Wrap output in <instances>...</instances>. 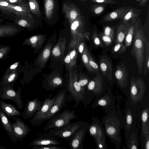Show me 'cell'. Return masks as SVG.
Instances as JSON below:
<instances>
[{
    "label": "cell",
    "instance_id": "obj_13",
    "mask_svg": "<svg viewBox=\"0 0 149 149\" xmlns=\"http://www.w3.org/2000/svg\"><path fill=\"white\" fill-rule=\"evenodd\" d=\"M89 124L84 122L69 141L70 149H83V142Z\"/></svg>",
    "mask_w": 149,
    "mask_h": 149
},
{
    "label": "cell",
    "instance_id": "obj_29",
    "mask_svg": "<svg viewBox=\"0 0 149 149\" xmlns=\"http://www.w3.org/2000/svg\"><path fill=\"white\" fill-rule=\"evenodd\" d=\"M66 44V41L61 39L53 48L52 53L55 58L61 57L64 53Z\"/></svg>",
    "mask_w": 149,
    "mask_h": 149
},
{
    "label": "cell",
    "instance_id": "obj_14",
    "mask_svg": "<svg viewBox=\"0 0 149 149\" xmlns=\"http://www.w3.org/2000/svg\"><path fill=\"white\" fill-rule=\"evenodd\" d=\"M19 64V61H16L8 67L2 78L0 83V87L8 84L14 86L18 77L17 69Z\"/></svg>",
    "mask_w": 149,
    "mask_h": 149
},
{
    "label": "cell",
    "instance_id": "obj_6",
    "mask_svg": "<svg viewBox=\"0 0 149 149\" xmlns=\"http://www.w3.org/2000/svg\"><path fill=\"white\" fill-rule=\"evenodd\" d=\"M75 113L74 109L72 111L67 109H64L62 112L54 116L46 122L44 130H49L71 123L72 120L79 117L75 114Z\"/></svg>",
    "mask_w": 149,
    "mask_h": 149
},
{
    "label": "cell",
    "instance_id": "obj_17",
    "mask_svg": "<svg viewBox=\"0 0 149 149\" xmlns=\"http://www.w3.org/2000/svg\"><path fill=\"white\" fill-rule=\"evenodd\" d=\"M15 23L7 22L0 24V38L15 36L23 29Z\"/></svg>",
    "mask_w": 149,
    "mask_h": 149
},
{
    "label": "cell",
    "instance_id": "obj_7",
    "mask_svg": "<svg viewBox=\"0 0 149 149\" xmlns=\"http://www.w3.org/2000/svg\"><path fill=\"white\" fill-rule=\"evenodd\" d=\"M84 122V121L81 120L71 123L61 127L50 129L48 133L56 137L64 139L69 141Z\"/></svg>",
    "mask_w": 149,
    "mask_h": 149
},
{
    "label": "cell",
    "instance_id": "obj_26",
    "mask_svg": "<svg viewBox=\"0 0 149 149\" xmlns=\"http://www.w3.org/2000/svg\"><path fill=\"white\" fill-rule=\"evenodd\" d=\"M0 109L6 114L8 118L21 115L20 112L14 106L1 100H0Z\"/></svg>",
    "mask_w": 149,
    "mask_h": 149
},
{
    "label": "cell",
    "instance_id": "obj_56",
    "mask_svg": "<svg viewBox=\"0 0 149 149\" xmlns=\"http://www.w3.org/2000/svg\"><path fill=\"white\" fill-rule=\"evenodd\" d=\"M137 0V1H139V0Z\"/></svg>",
    "mask_w": 149,
    "mask_h": 149
},
{
    "label": "cell",
    "instance_id": "obj_51",
    "mask_svg": "<svg viewBox=\"0 0 149 149\" xmlns=\"http://www.w3.org/2000/svg\"><path fill=\"white\" fill-rule=\"evenodd\" d=\"M93 1L99 3H107L109 2L107 0H93Z\"/></svg>",
    "mask_w": 149,
    "mask_h": 149
},
{
    "label": "cell",
    "instance_id": "obj_3",
    "mask_svg": "<svg viewBox=\"0 0 149 149\" xmlns=\"http://www.w3.org/2000/svg\"><path fill=\"white\" fill-rule=\"evenodd\" d=\"M69 70V78L66 89L72 99L75 102L74 107L76 108L81 102H83L85 90L79 84L78 75L76 70L73 71L72 69Z\"/></svg>",
    "mask_w": 149,
    "mask_h": 149
},
{
    "label": "cell",
    "instance_id": "obj_40",
    "mask_svg": "<svg viewBox=\"0 0 149 149\" xmlns=\"http://www.w3.org/2000/svg\"><path fill=\"white\" fill-rule=\"evenodd\" d=\"M88 58L89 65L94 72H97L98 70V65L89 52L88 54Z\"/></svg>",
    "mask_w": 149,
    "mask_h": 149
},
{
    "label": "cell",
    "instance_id": "obj_55",
    "mask_svg": "<svg viewBox=\"0 0 149 149\" xmlns=\"http://www.w3.org/2000/svg\"><path fill=\"white\" fill-rule=\"evenodd\" d=\"M0 149H5V148L1 146V147H0Z\"/></svg>",
    "mask_w": 149,
    "mask_h": 149
},
{
    "label": "cell",
    "instance_id": "obj_8",
    "mask_svg": "<svg viewBox=\"0 0 149 149\" xmlns=\"http://www.w3.org/2000/svg\"><path fill=\"white\" fill-rule=\"evenodd\" d=\"M55 101L49 111L46 115L44 121L48 120L56 115L59 114L66 105V102L72 99L65 90L59 91L55 95Z\"/></svg>",
    "mask_w": 149,
    "mask_h": 149
},
{
    "label": "cell",
    "instance_id": "obj_21",
    "mask_svg": "<svg viewBox=\"0 0 149 149\" xmlns=\"http://www.w3.org/2000/svg\"><path fill=\"white\" fill-rule=\"evenodd\" d=\"M45 37L43 35H35L25 39L22 43L23 45H30L31 48L37 50L44 43Z\"/></svg>",
    "mask_w": 149,
    "mask_h": 149
},
{
    "label": "cell",
    "instance_id": "obj_5",
    "mask_svg": "<svg viewBox=\"0 0 149 149\" xmlns=\"http://www.w3.org/2000/svg\"><path fill=\"white\" fill-rule=\"evenodd\" d=\"M138 114L137 110L135 109L131 102H127L123 116L126 143L128 141L133 130L136 126Z\"/></svg>",
    "mask_w": 149,
    "mask_h": 149
},
{
    "label": "cell",
    "instance_id": "obj_53",
    "mask_svg": "<svg viewBox=\"0 0 149 149\" xmlns=\"http://www.w3.org/2000/svg\"><path fill=\"white\" fill-rule=\"evenodd\" d=\"M147 0H142L141 2V4L143 5V4H144L145 3H146Z\"/></svg>",
    "mask_w": 149,
    "mask_h": 149
},
{
    "label": "cell",
    "instance_id": "obj_2",
    "mask_svg": "<svg viewBox=\"0 0 149 149\" xmlns=\"http://www.w3.org/2000/svg\"><path fill=\"white\" fill-rule=\"evenodd\" d=\"M133 38L131 53L136 58L139 74H142L144 63V52L147 39L142 30L134 26Z\"/></svg>",
    "mask_w": 149,
    "mask_h": 149
},
{
    "label": "cell",
    "instance_id": "obj_4",
    "mask_svg": "<svg viewBox=\"0 0 149 149\" xmlns=\"http://www.w3.org/2000/svg\"><path fill=\"white\" fill-rule=\"evenodd\" d=\"M92 121L88 130L91 137H93L96 144L97 149H107L106 135L102 125L98 118H91Z\"/></svg>",
    "mask_w": 149,
    "mask_h": 149
},
{
    "label": "cell",
    "instance_id": "obj_30",
    "mask_svg": "<svg viewBox=\"0 0 149 149\" xmlns=\"http://www.w3.org/2000/svg\"><path fill=\"white\" fill-rule=\"evenodd\" d=\"M47 84L46 88L47 90H53L63 86V81L61 77L56 76L52 77L47 80Z\"/></svg>",
    "mask_w": 149,
    "mask_h": 149
},
{
    "label": "cell",
    "instance_id": "obj_25",
    "mask_svg": "<svg viewBox=\"0 0 149 149\" xmlns=\"http://www.w3.org/2000/svg\"><path fill=\"white\" fill-rule=\"evenodd\" d=\"M100 64L102 74L104 76H107L109 79L111 80L112 69L111 63L109 59L106 57H102Z\"/></svg>",
    "mask_w": 149,
    "mask_h": 149
},
{
    "label": "cell",
    "instance_id": "obj_9",
    "mask_svg": "<svg viewBox=\"0 0 149 149\" xmlns=\"http://www.w3.org/2000/svg\"><path fill=\"white\" fill-rule=\"evenodd\" d=\"M0 13L21 16L31 18V17L26 3L22 5L0 1Z\"/></svg>",
    "mask_w": 149,
    "mask_h": 149
},
{
    "label": "cell",
    "instance_id": "obj_32",
    "mask_svg": "<svg viewBox=\"0 0 149 149\" xmlns=\"http://www.w3.org/2000/svg\"><path fill=\"white\" fill-rule=\"evenodd\" d=\"M77 47H74L68 53V59L70 65V70L75 68L77 62Z\"/></svg>",
    "mask_w": 149,
    "mask_h": 149
},
{
    "label": "cell",
    "instance_id": "obj_54",
    "mask_svg": "<svg viewBox=\"0 0 149 149\" xmlns=\"http://www.w3.org/2000/svg\"><path fill=\"white\" fill-rule=\"evenodd\" d=\"M8 0H0V1H5L7 2Z\"/></svg>",
    "mask_w": 149,
    "mask_h": 149
},
{
    "label": "cell",
    "instance_id": "obj_24",
    "mask_svg": "<svg viewBox=\"0 0 149 149\" xmlns=\"http://www.w3.org/2000/svg\"><path fill=\"white\" fill-rule=\"evenodd\" d=\"M52 46V44L49 43L45 47L36 61L37 65H39L41 68L45 66L50 56Z\"/></svg>",
    "mask_w": 149,
    "mask_h": 149
},
{
    "label": "cell",
    "instance_id": "obj_11",
    "mask_svg": "<svg viewBox=\"0 0 149 149\" xmlns=\"http://www.w3.org/2000/svg\"><path fill=\"white\" fill-rule=\"evenodd\" d=\"M98 106L102 107L107 113L116 110L115 98L111 91H104L101 95L95 97L92 107L94 108Z\"/></svg>",
    "mask_w": 149,
    "mask_h": 149
},
{
    "label": "cell",
    "instance_id": "obj_19",
    "mask_svg": "<svg viewBox=\"0 0 149 149\" xmlns=\"http://www.w3.org/2000/svg\"><path fill=\"white\" fill-rule=\"evenodd\" d=\"M43 102L38 100L37 97L27 100L24 110L22 113V117L25 119H30L40 109Z\"/></svg>",
    "mask_w": 149,
    "mask_h": 149
},
{
    "label": "cell",
    "instance_id": "obj_37",
    "mask_svg": "<svg viewBox=\"0 0 149 149\" xmlns=\"http://www.w3.org/2000/svg\"><path fill=\"white\" fill-rule=\"evenodd\" d=\"M126 48L123 42L116 43L113 48L112 52L113 53L121 54L126 50Z\"/></svg>",
    "mask_w": 149,
    "mask_h": 149
},
{
    "label": "cell",
    "instance_id": "obj_48",
    "mask_svg": "<svg viewBox=\"0 0 149 149\" xmlns=\"http://www.w3.org/2000/svg\"><path fill=\"white\" fill-rule=\"evenodd\" d=\"M28 4L30 9L33 11L36 8V6L33 0H29Z\"/></svg>",
    "mask_w": 149,
    "mask_h": 149
},
{
    "label": "cell",
    "instance_id": "obj_1",
    "mask_svg": "<svg viewBox=\"0 0 149 149\" xmlns=\"http://www.w3.org/2000/svg\"><path fill=\"white\" fill-rule=\"evenodd\" d=\"M102 120L106 136L115 145L116 148L119 149L122 140L120 131L124 125L121 112L116 110L105 114Z\"/></svg>",
    "mask_w": 149,
    "mask_h": 149
},
{
    "label": "cell",
    "instance_id": "obj_15",
    "mask_svg": "<svg viewBox=\"0 0 149 149\" xmlns=\"http://www.w3.org/2000/svg\"><path fill=\"white\" fill-rule=\"evenodd\" d=\"M12 118L15 121L11 125L13 136L21 141L29 134L31 130L19 118L15 117Z\"/></svg>",
    "mask_w": 149,
    "mask_h": 149
},
{
    "label": "cell",
    "instance_id": "obj_16",
    "mask_svg": "<svg viewBox=\"0 0 149 149\" xmlns=\"http://www.w3.org/2000/svg\"><path fill=\"white\" fill-rule=\"evenodd\" d=\"M130 92L131 100L137 101L141 99L145 91V86L141 79H136L132 76L131 81Z\"/></svg>",
    "mask_w": 149,
    "mask_h": 149
},
{
    "label": "cell",
    "instance_id": "obj_31",
    "mask_svg": "<svg viewBox=\"0 0 149 149\" xmlns=\"http://www.w3.org/2000/svg\"><path fill=\"white\" fill-rule=\"evenodd\" d=\"M0 121L4 129L10 134L13 136L11 125L10 120L4 112L0 109Z\"/></svg>",
    "mask_w": 149,
    "mask_h": 149
},
{
    "label": "cell",
    "instance_id": "obj_45",
    "mask_svg": "<svg viewBox=\"0 0 149 149\" xmlns=\"http://www.w3.org/2000/svg\"><path fill=\"white\" fill-rule=\"evenodd\" d=\"M141 139H143V140H141L142 147L143 149H149V134L147 135L144 138H141Z\"/></svg>",
    "mask_w": 149,
    "mask_h": 149
},
{
    "label": "cell",
    "instance_id": "obj_33",
    "mask_svg": "<svg viewBox=\"0 0 149 149\" xmlns=\"http://www.w3.org/2000/svg\"><path fill=\"white\" fill-rule=\"evenodd\" d=\"M134 26L133 24L130 25L125 38V46L127 48L131 46L134 37Z\"/></svg>",
    "mask_w": 149,
    "mask_h": 149
},
{
    "label": "cell",
    "instance_id": "obj_36",
    "mask_svg": "<svg viewBox=\"0 0 149 149\" xmlns=\"http://www.w3.org/2000/svg\"><path fill=\"white\" fill-rule=\"evenodd\" d=\"M146 55L145 61L144 62V71H146L144 74H147V72H149V41L148 40L147 42L146 45Z\"/></svg>",
    "mask_w": 149,
    "mask_h": 149
},
{
    "label": "cell",
    "instance_id": "obj_46",
    "mask_svg": "<svg viewBox=\"0 0 149 149\" xmlns=\"http://www.w3.org/2000/svg\"><path fill=\"white\" fill-rule=\"evenodd\" d=\"M89 80L86 77H82L78 81L80 86L85 90V86L88 83Z\"/></svg>",
    "mask_w": 149,
    "mask_h": 149
},
{
    "label": "cell",
    "instance_id": "obj_35",
    "mask_svg": "<svg viewBox=\"0 0 149 149\" xmlns=\"http://www.w3.org/2000/svg\"><path fill=\"white\" fill-rule=\"evenodd\" d=\"M11 48L10 46L0 44V61L10 58L9 54Z\"/></svg>",
    "mask_w": 149,
    "mask_h": 149
},
{
    "label": "cell",
    "instance_id": "obj_28",
    "mask_svg": "<svg viewBox=\"0 0 149 149\" xmlns=\"http://www.w3.org/2000/svg\"><path fill=\"white\" fill-rule=\"evenodd\" d=\"M129 10V9L122 8L116 10L105 16L104 20L105 21H109L123 18Z\"/></svg>",
    "mask_w": 149,
    "mask_h": 149
},
{
    "label": "cell",
    "instance_id": "obj_50",
    "mask_svg": "<svg viewBox=\"0 0 149 149\" xmlns=\"http://www.w3.org/2000/svg\"><path fill=\"white\" fill-rule=\"evenodd\" d=\"M77 16V13L76 11L74 10L72 11L70 13V17L72 19H75Z\"/></svg>",
    "mask_w": 149,
    "mask_h": 149
},
{
    "label": "cell",
    "instance_id": "obj_39",
    "mask_svg": "<svg viewBox=\"0 0 149 149\" xmlns=\"http://www.w3.org/2000/svg\"><path fill=\"white\" fill-rule=\"evenodd\" d=\"M100 38L104 44L107 46L111 45L114 40V38L105 35L103 33L100 34Z\"/></svg>",
    "mask_w": 149,
    "mask_h": 149
},
{
    "label": "cell",
    "instance_id": "obj_49",
    "mask_svg": "<svg viewBox=\"0 0 149 149\" xmlns=\"http://www.w3.org/2000/svg\"><path fill=\"white\" fill-rule=\"evenodd\" d=\"M104 8L102 6H100L97 7L94 10L95 13L96 14H99L102 13Z\"/></svg>",
    "mask_w": 149,
    "mask_h": 149
},
{
    "label": "cell",
    "instance_id": "obj_52",
    "mask_svg": "<svg viewBox=\"0 0 149 149\" xmlns=\"http://www.w3.org/2000/svg\"><path fill=\"white\" fill-rule=\"evenodd\" d=\"M4 22V19L3 18L0 17V24L3 23Z\"/></svg>",
    "mask_w": 149,
    "mask_h": 149
},
{
    "label": "cell",
    "instance_id": "obj_10",
    "mask_svg": "<svg viewBox=\"0 0 149 149\" xmlns=\"http://www.w3.org/2000/svg\"><path fill=\"white\" fill-rule=\"evenodd\" d=\"M55 98V95L52 97V95L50 94L45 98L40 109L35 113L30 120L31 124L34 126H38L44 122L45 118L54 103Z\"/></svg>",
    "mask_w": 149,
    "mask_h": 149
},
{
    "label": "cell",
    "instance_id": "obj_22",
    "mask_svg": "<svg viewBox=\"0 0 149 149\" xmlns=\"http://www.w3.org/2000/svg\"><path fill=\"white\" fill-rule=\"evenodd\" d=\"M141 138H144L149 134V109L146 107L141 114Z\"/></svg>",
    "mask_w": 149,
    "mask_h": 149
},
{
    "label": "cell",
    "instance_id": "obj_38",
    "mask_svg": "<svg viewBox=\"0 0 149 149\" xmlns=\"http://www.w3.org/2000/svg\"><path fill=\"white\" fill-rule=\"evenodd\" d=\"M93 42L95 46L104 47V45L102 43L100 38L97 35L96 31H95L92 35Z\"/></svg>",
    "mask_w": 149,
    "mask_h": 149
},
{
    "label": "cell",
    "instance_id": "obj_27",
    "mask_svg": "<svg viewBox=\"0 0 149 149\" xmlns=\"http://www.w3.org/2000/svg\"><path fill=\"white\" fill-rule=\"evenodd\" d=\"M130 25L128 23L121 24L118 26L115 40L116 43H122L124 40L126 33Z\"/></svg>",
    "mask_w": 149,
    "mask_h": 149
},
{
    "label": "cell",
    "instance_id": "obj_18",
    "mask_svg": "<svg viewBox=\"0 0 149 149\" xmlns=\"http://www.w3.org/2000/svg\"><path fill=\"white\" fill-rule=\"evenodd\" d=\"M60 142L56 137L48 133H39L38 136L31 142V146H40L44 145H58Z\"/></svg>",
    "mask_w": 149,
    "mask_h": 149
},
{
    "label": "cell",
    "instance_id": "obj_12",
    "mask_svg": "<svg viewBox=\"0 0 149 149\" xmlns=\"http://www.w3.org/2000/svg\"><path fill=\"white\" fill-rule=\"evenodd\" d=\"M13 86L8 84L0 87V99L12 100L16 104L18 108L21 109L23 107L20 92L21 88L19 87L17 91H15Z\"/></svg>",
    "mask_w": 149,
    "mask_h": 149
},
{
    "label": "cell",
    "instance_id": "obj_47",
    "mask_svg": "<svg viewBox=\"0 0 149 149\" xmlns=\"http://www.w3.org/2000/svg\"><path fill=\"white\" fill-rule=\"evenodd\" d=\"M54 4L53 0H47L46 1L45 7L47 11L52 10L54 7Z\"/></svg>",
    "mask_w": 149,
    "mask_h": 149
},
{
    "label": "cell",
    "instance_id": "obj_20",
    "mask_svg": "<svg viewBox=\"0 0 149 149\" xmlns=\"http://www.w3.org/2000/svg\"><path fill=\"white\" fill-rule=\"evenodd\" d=\"M115 76L119 86L124 88L127 86L128 73L124 64L117 66L115 72Z\"/></svg>",
    "mask_w": 149,
    "mask_h": 149
},
{
    "label": "cell",
    "instance_id": "obj_42",
    "mask_svg": "<svg viewBox=\"0 0 149 149\" xmlns=\"http://www.w3.org/2000/svg\"><path fill=\"white\" fill-rule=\"evenodd\" d=\"M103 33L105 35L114 38V31L113 29L109 26H105Z\"/></svg>",
    "mask_w": 149,
    "mask_h": 149
},
{
    "label": "cell",
    "instance_id": "obj_23",
    "mask_svg": "<svg viewBox=\"0 0 149 149\" xmlns=\"http://www.w3.org/2000/svg\"><path fill=\"white\" fill-rule=\"evenodd\" d=\"M136 126L133 130L130 138L126 143L127 148L137 149L139 146L138 132L139 128L140 121L138 120Z\"/></svg>",
    "mask_w": 149,
    "mask_h": 149
},
{
    "label": "cell",
    "instance_id": "obj_44",
    "mask_svg": "<svg viewBox=\"0 0 149 149\" xmlns=\"http://www.w3.org/2000/svg\"><path fill=\"white\" fill-rule=\"evenodd\" d=\"M84 37L81 38L78 42L77 45V48L81 54L82 53L85 45L84 41Z\"/></svg>",
    "mask_w": 149,
    "mask_h": 149
},
{
    "label": "cell",
    "instance_id": "obj_34",
    "mask_svg": "<svg viewBox=\"0 0 149 149\" xmlns=\"http://www.w3.org/2000/svg\"><path fill=\"white\" fill-rule=\"evenodd\" d=\"M89 52L85 45L83 51L81 54L83 63L87 70L90 72H94L93 70L90 66L89 63L88 54Z\"/></svg>",
    "mask_w": 149,
    "mask_h": 149
},
{
    "label": "cell",
    "instance_id": "obj_41",
    "mask_svg": "<svg viewBox=\"0 0 149 149\" xmlns=\"http://www.w3.org/2000/svg\"><path fill=\"white\" fill-rule=\"evenodd\" d=\"M33 149H63L64 148L59 147L56 145H49L40 146H34L33 147Z\"/></svg>",
    "mask_w": 149,
    "mask_h": 149
},
{
    "label": "cell",
    "instance_id": "obj_43",
    "mask_svg": "<svg viewBox=\"0 0 149 149\" xmlns=\"http://www.w3.org/2000/svg\"><path fill=\"white\" fill-rule=\"evenodd\" d=\"M135 13L133 10H129L123 18L124 22L125 23V22L129 20L131 18L136 16L137 15Z\"/></svg>",
    "mask_w": 149,
    "mask_h": 149
}]
</instances>
